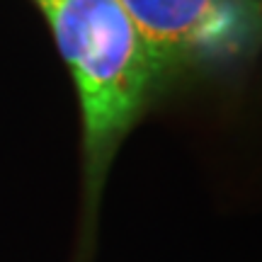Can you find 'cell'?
<instances>
[{"label":"cell","instance_id":"6da1fadb","mask_svg":"<svg viewBox=\"0 0 262 262\" xmlns=\"http://www.w3.org/2000/svg\"><path fill=\"white\" fill-rule=\"evenodd\" d=\"M78 85L90 192L158 83L148 51L119 0H39Z\"/></svg>","mask_w":262,"mask_h":262},{"label":"cell","instance_id":"7a4b0ae2","mask_svg":"<svg viewBox=\"0 0 262 262\" xmlns=\"http://www.w3.org/2000/svg\"><path fill=\"white\" fill-rule=\"evenodd\" d=\"M153 71L160 78L182 68L233 58L260 37V0H119Z\"/></svg>","mask_w":262,"mask_h":262},{"label":"cell","instance_id":"3957f363","mask_svg":"<svg viewBox=\"0 0 262 262\" xmlns=\"http://www.w3.org/2000/svg\"><path fill=\"white\" fill-rule=\"evenodd\" d=\"M37 3H39V0H37Z\"/></svg>","mask_w":262,"mask_h":262}]
</instances>
